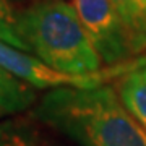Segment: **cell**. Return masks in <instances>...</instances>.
<instances>
[{"mask_svg": "<svg viewBox=\"0 0 146 146\" xmlns=\"http://www.w3.org/2000/svg\"><path fill=\"white\" fill-rule=\"evenodd\" d=\"M34 86L0 65V110L3 114H23L36 104Z\"/></svg>", "mask_w": 146, "mask_h": 146, "instance_id": "7", "label": "cell"}, {"mask_svg": "<svg viewBox=\"0 0 146 146\" xmlns=\"http://www.w3.org/2000/svg\"><path fill=\"white\" fill-rule=\"evenodd\" d=\"M11 5L15 7L16 10H20V8H25V7H29V5H34L37 2H42V0H8Z\"/></svg>", "mask_w": 146, "mask_h": 146, "instance_id": "10", "label": "cell"}, {"mask_svg": "<svg viewBox=\"0 0 146 146\" xmlns=\"http://www.w3.org/2000/svg\"><path fill=\"white\" fill-rule=\"evenodd\" d=\"M16 8L8 0H0V41L20 50L29 52L28 46L18 34L16 28Z\"/></svg>", "mask_w": 146, "mask_h": 146, "instance_id": "9", "label": "cell"}, {"mask_svg": "<svg viewBox=\"0 0 146 146\" xmlns=\"http://www.w3.org/2000/svg\"><path fill=\"white\" fill-rule=\"evenodd\" d=\"M123 23L133 54L138 55L146 49V0H112Z\"/></svg>", "mask_w": 146, "mask_h": 146, "instance_id": "8", "label": "cell"}, {"mask_svg": "<svg viewBox=\"0 0 146 146\" xmlns=\"http://www.w3.org/2000/svg\"><path fill=\"white\" fill-rule=\"evenodd\" d=\"M0 65L8 72L16 75L23 81L29 83L34 88H94L106 84L107 81H114L122 72V65L109 67L99 73L91 75H73L55 70L54 67L42 62L39 57L29 55L25 50H20L13 46H8L0 41Z\"/></svg>", "mask_w": 146, "mask_h": 146, "instance_id": "4", "label": "cell"}, {"mask_svg": "<svg viewBox=\"0 0 146 146\" xmlns=\"http://www.w3.org/2000/svg\"><path fill=\"white\" fill-rule=\"evenodd\" d=\"M106 67L135 57L130 39L112 0H70Z\"/></svg>", "mask_w": 146, "mask_h": 146, "instance_id": "3", "label": "cell"}, {"mask_svg": "<svg viewBox=\"0 0 146 146\" xmlns=\"http://www.w3.org/2000/svg\"><path fill=\"white\" fill-rule=\"evenodd\" d=\"M33 114L78 146H146V128L107 83L52 89Z\"/></svg>", "mask_w": 146, "mask_h": 146, "instance_id": "1", "label": "cell"}, {"mask_svg": "<svg viewBox=\"0 0 146 146\" xmlns=\"http://www.w3.org/2000/svg\"><path fill=\"white\" fill-rule=\"evenodd\" d=\"M2 115H3V112H2V110H0V117H2Z\"/></svg>", "mask_w": 146, "mask_h": 146, "instance_id": "11", "label": "cell"}, {"mask_svg": "<svg viewBox=\"0 0 146 146\" xmlns=\"http://www.w3.org/2000/svg\"><path fill=\"white\" fill-rule=\"evenodd\" d=\"M114 81L122 104L146 128V57L125 62Z\"/></svg>", "mask_w": 146, "mask_h": 146, "instance_id": "6", "label": "cell"}, {"mask_svg": "<svg viewBox=\"0 0 146 146\" xmlns=\"http://www.w3.org/2000/svg\"><path fill=\"white\" fill-rule=\"evenodd\" d=\"M0 146H78L36 115L16 114L0 122Z\"/></svg>", "mask_w": 146, "mask_h": 146, "instance_id": "5", "label": "cell"}, {"mask_svg": "<svg viewBox=\"0 0 146 146\" xmlns=\"http://www.w3.org/2000/svg\"><path fill=\"white\" fill-rule=\"evenodd\" d=\"M18 34L42 62L58 72L91 75L102 60L68 0H42L16 11Z\"/></svg>", "mask_w": 146, "mask_h": 146, "instance_id": "2", "label": "cell"}]
</instances>
